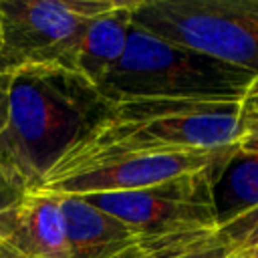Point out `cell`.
I'll list each match as a JSON object with an SVG mask.
<instances>
[{
	"instance_id": "15",
	"label": "cell",
	"mask_w": 258,
	"mask_h": 258,
	"mask_svg": "<svg viewBox=\"0 0 258 258\" xmlns=\"http://www.w3.org/2000/svg\"><path fill=\"white\" fill-rule=\"evenodd\" d=\"M22 191L24 187L20 185V181L0 165V210L6 208L10 202H14Z\"/></svg>"
},
{
	"instance_id": "8",
	"label": "cell",
	"mask_w": 258,
	"mask_h": 258,
	"mask_svg": "<svg viewBox=\"0 0 258 258\" xmlns=\"http://www.w3.org/2000/svg\"><path fill=\"white\" fill-rule=\"evenodd\" d=\"M0 258H73L58 194L30 187L0 210Z\"/></svg>"
},
{
	"instance_id": "19",
	"label": "cell",
	"mask_w": 258,
	"mask_h": 258,
	"mask_svg": "<svg viewBox=\"0 0 258 258\" xmlns=\"http://www.w3.org/2000/svg\"><path fill=\"white\" fill-rule=\"evenodd\" d=\"M230 258H246V256H242L240 252H236V254H234V256H230Z\"/></svg>"
},
{
	"instance_id": "3",
	"label": "cell",
	"mask_w": 258,
	"mask_h": 258,
	"mask_svg": "<svg viewBox=\"0 0 258 258\" xmlns=\"http://www.w3.org/2000/svg\"><path fill=\"white\" fill-rule=\"evenodd\" d=\"M240 101H121L73 149H224L238 143Z\"/></svg>"
},
{
	"instance_id": "1",
	"label": "cell",
	"mask_w": 258,
	"mask_h": 258,
	"mask_svg": "<svg viewBox=\"0 0 258 258\" xmlns=\"http://www.w3.org/2000/svg\"><path fill=\"white\" fill-rule=\"evenodd\" d=\"M111 103L79 75L60 69L6 77L8 121L0 135V165L24 189L44 175L107 115Z\"/></svg>"
},
{
	"instance_id": "2",
	"label": "cell",
	"mask_w": 258,
	"mask_h": 258,
	"mask_svg": "<svg viewBox=\"0 0 258 258\" xmlns=\"http://www.w3.org/2000/svg\"><path fill=\"white\" fill-rule=\"evenodd\" d=\"M254 75L131 26L121 62L99 93L121 101H240Z\"/></svg>"
},
{
	"instance_id": "12",
	"label": "cell",
	"mask_w": 258,
	"mask_h": 258,
	"mask_svg": "<svg viewBox=\"0 0 258 258\" xmlns=\"http://www.w3.org/2000/svg\"><path fill=\"white\" fill-rule=\"evenodd\" d=\"M238 151L258 153V77L252 79L238 109Z\"/></svg>"
},
{
	"instance_id": "4",
	"label": "cell",
	"mask_w": 258,
	"mask_h": 258,
	"mask_svg": "<svg viewBox=\"0 0 258 258\" xmlns=\"http://www.w3.org/2000/svg\"><path fill=\"white\" fill-rule=\"evenodd\" d=\"M133 24L258 77V0H137Z\"/></svg>"
},
{
	"instance_id": "5",
	"label": "cell",
	"mask_w": 258,
	"mask_h": 258,
	"mask_svg": "<svg viewBox=\"0 0 258 258\" xmlns=\"http://www.w3.org/2000/svg\"><path fill=\"white\" fill-rule=\"evenodd\" d=\"M71 149L40 181V189L71 196L133 191L218 165L232 149Z\"/></svg>"
},
{
	"instance_id": "18",
	"label": "cell",
	"mask_w": 258,
	"mask_h": 258,
	"mask_svg": "<svg viewBox=\"0 0 258 258\" xmlns=\"http://www.w3.org/2000/svg\"><path fill=\"white\" fill-rule=\"evenodd\" d=\"M4 81H6V77H2V75H0V91L4 89Z\"/></svg>"
},
{
	"instance_id": "9",
	"label": "cell",
	"mask_w": 258,
	"mask_h": 258,
	"mask_svg": "<svg viewBox=\"0 0 258 258\" xmlns=\"http://www.w3.org/2000/svg\"><path fill=\"white\" fill-rule=\"evenodd\" d=\"M135 6L137 0H117L113 8L89 20L81 34L73 56V73L97 91L125 54Z\"/></svg>"
},
{
	"instance_id": "7",
	"label": "cell",
	"mask_w": 258,
	"mask_h": 258,
	"mask_svg": "<svg viewBox=\"0 0 258 258\" xmlns=\"http://www.w3.org/2000/svg\"><path fill=\"white\" fill-rule=\"evenodd\" d=\"M220 163L206 171L183 175L151 187L95 194L83 198L123 220L141 234H169L218 228L214 208V177Z\"/></svg>"
},
{
	"instance_id": "11",
	"label": "cell",
	"mask_w": 258,
	"mask_h": 258,
	"mask_svg": "<svg viewBox=\"0 0 258 258\" xmlns=\"http://www.w3.org/2000/svg\"><path fill=\"white\" fill-rule=\"evenodd\" d=\"M214 208L218 228L258 208V153L236 147L220 163L214 177Z\"/></svg>"
},
{
	"instance_id": "13",
	"label": "cell",
	"mask_w": 258,
	"mask_h": 258,
	"mask_svg": "<svg viewBox=\"0 0 258 258\" xmlns=\"http://www.w3.org/2000/svg\"><path fill=\"white\" fill-rule=\"evenodd\" d=\"M218 230L230 244L236 246L238 252L258 244V208H254V210L242 214L240 218L220 226Z\"/></svg>"
},
{
	"instance_id": "16",
	"label": "cell",
	"mask_w": 258,
	"mask_h": 258,
	"mask_svg": "<svg viewBox=\"0 0 258 258\" xmlns=\"http://www.w3.org/2000/svg\"><path fill=\"white\" fill-rule=\"evenodd\" d=\"M8 121V109H6V81H4V89L0 91V135L6 127Z\"/></svg>"
},
{
	"instance_id": "17",
	"label": "cell",
	"mask_w": 258,
	"mask_h": 258,
	"mask_svg": "<svg viewBox=\"0 0 258 258\" xmlns=\"http://www.w3.org/2000/svg\"><path fill=\"white\" fill-rule=\"evenodd\" d=\"M240 254H242V256H246V258H258V244H254V246H250V248L240 250Z\"/></svg>"
},
{
	"instance_id": "14",
	"label": "cell",
	"mask_w": 258,
	"mask_h": 258,
	"mask_svg": "<svg viewBox=\"0 0 258 258\" xmlns=\"http://www.w3.org/2000/svg\"><path fill=\"white\" fill-rule=\"evenodd\" d=\"M220 232V230H218ZM238 250L234 244H230L222 234H218L216 240H212L210 244L189 252V254H183V256H177V258H230L234 256Z\"/></svg>"
},
{
	"instance_id": "6",
	"label": "cell",
	"mask_w": 258,
	"mask_h": 258,
	"mask_svg": "<svg viewBox=\"0 0 258 258\" xmlns=\"http://www.w3.org/2000/svg\"><path fill=\"white\" fill-rule=\"evenodd\" d=\"M117 0H0V75L60 69L73 56L89 20Z\"/></svg>"
},
{
	"instance_id": "10",
	"label": "cell",
	"mask_w": 258,
	"mask_h": 258,
	"mask_svg": "<svg viewBox=\"0 0 258 258\" xmlns=\"http://www.w3.org/2000/svg\"><path fill=\"white\" fill-rule=\"evenodd\" d=\"M58 198L73 258H115L145 236L83 196Z\"/></svg>"
}]
</instances>
